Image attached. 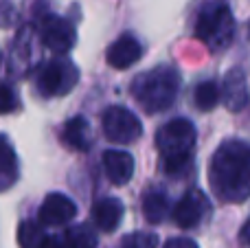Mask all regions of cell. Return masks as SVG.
I'll return each instance as SVG.
<instances>
[{"mask_svg": "<svg viewBox=\"0 0 250 248\" xmlns=\"http://www.w3.org/2000/svg\"><path fill=\"white\" fill-rule=\"evenodd\" d=\"M208 183L222 202H244L250 196V145L226 141L217 147L208 167Z\"/></svg>", "mask_w": 250, "mask_h": 248, "instance_id": "cell-1", "label": "cell"}, {"mask_svg": "<svg viewBox=\"0 0 250 248\" xmlns=\"http://www.w3.org/2000/svg\"><path fill=\"white\" fill-rule=\"evenodd\" d=\"M180 92V75L173 66H156L132 82V97L149 114L165 112Z\"/></svg>", "mask_w": 250, "mask_h": 248, "instance_id": "cell-2", "label": "cell"}, {"mask_svg": "<svg viewBox=\"0 0 250 248\" xmlns=\"http://www.w3.org/2000/svg\"><path fill=\"white\" fill-rule=\"evenodd\" d=\"M156 145L163 154L165 171L182 174L191 165V152L195 147V125L189 119H173L158 130Z\"/></svg>", "mask_w": 250, "mask_h": 248, "instance_id": "cell-3", "label": "cell"}, {"mask_svg": "<svg viewBox=\"0 0 250 248\" xmlns=\"http://www.w3.org/2000/svg\"><path fill=\"white\" fill-rule=\"evenodd\" d=\"M195 38L211 51H224L235 38V20L224 0H207L195 20Z\"/></svg>", "mask_w": 250, "mask_h": 248, "instance_id": "cell-4", "label": "cell"}, {"mask_svg": "<svg viewBox=\"0 0 250 248\" xmlns=\"http://www.w3.org/2000/svg\"><path fill=\"white\" fill-rule=\"evenodd\" d=\"M79 79L77 66L64 55H55L40 68L38 88L44 97H62L75 88Z\"/></svg>", "mask_w": 250, "mask_h": 248, "instance_id": "cell-5", "label": "cell"}, {"mask_svg": "<svg viewBox=\"0 0 250 248\" xmlns=\"http://www.w3.org/2000/svg\"><path fill=\"white\" fill-rule=\"evenodd\" d=\"M104 134L108 136V141L112 143H134L136 139H141L143 134V125L138 121V117L127 108L121 105H112L104 112Z\"/></svg>", "mask_w": 250, "mask_h": 248, "instance_id": "cell-6", "label": "cell"}, {"mask_svg": "<svg viewBox=\"0 0 250 248\" xmlns=\"http://www.w3.org/2000/svg\"><path fill=\"white\" fill-rule=\"evenodd\" d=\"M40 33H42V42L48 51H53L55 55H66L70 48L75 46V26L68 20L60 16H48L40 24Z\"/></svg>", "mask_w": 250, "mask_h": 248, "instance_id": "cell-7", "label": "cell"}, {"mask_svg": "<svg viewBox=\"0 0 250 248\" xmlns=\"http://www.w3.org/2000/svg\"><path fill=\"white\" fill-rule=\"evenodd\" d=\"M77 215V205L64 193H48L40 207V220L46 227H64Z\"/></svg>", "mask_w": 250, "mask_h": 248, "instance_id": "cell-8", "label": "cell"}, {"mask_svg": "<svg viewBox=\"0 0 250 248\" xmlns=\"http://www.w3.org/2000/svg\"><path fill=\"white\" fill-rule=\"evenodd\" d=\"M222 90V103L233 112H239L250 99V86L248 75L242 68H230L224 77V83L220 86Z\"/></svg>", "mask_w": 250, "mask_h": 248, "instance_id": "cell-9", "label": "cell"}, {"mask_svg": "<svg viewBox=\"0 0 250 248\" xmlns=\"http://www.w3.org/2000/svg\"><path fill=\"white\" fill-rule=\"evenodd\" d=\"M208 209L207 198L200 191H189L182 196V200L173 207V222L180 228H193L202 222L204 213Z\"/></svg>", "mask_w": 250, "mask_h": 248, "instance_id": "cell-10", "label": "cell"}, {"mask_svg": "<svg viewBox=\"0 0 250 248\" xmlns=\"http://www.w3.org/2000/svg\"><path fill=\"white\" fill-rule=\"evenodd\" d=\"M141 44H138V40L134 38V35H121L119 40H114L112 44H110L108 48V64L112 66V68H129V66H134L138 60H141Z\"/></svg>", "mask_w": 250, "mask_h": 248, "instance_id": "cell-11", "label": "cell"}, {"mask_svg": "<svg viewBox=\"0 0 250 248\" xmlns=\"http://www.w3.org/2000/svg\"><path fill=\"white\" fill-rule=\"evenodd\" d=\"M104 171L108 174L110 183L123 187L134 176V158L121 149H108L104 154Z\"/></svg>", "mask_w": 250, "mask_h": 248, "instance_id": "cell-12", "label": "cell"}, {"mask_svg": "<svg viewBox=\"0 0 250 248\" xmlns=\"http://www.w3.org/2000/svg\"><path fill=\"white\" fill-rule=\"evenodd\" d=\"M123 202L119 198H104L95 205L92 209V218H95V224L105 233H112L119 228L123 220Z\"/></svg>", "mask_w": 250, "mask_h": 248, "instance_id": "cell-13", "label": "cell"}, {"mask_svg": "<svg viewBox=\"0 0 250 248\" xmlns=\"http://www.w3.org/2000/svg\"><path fill=\"white\" fill-rule=\"evenodd\" d=\"M62 141L68 147L77 149V152H88L92 145V134H90V125L83 117H73L66 121L64 132H62Z\"/></svg>", "mask_w": 250, "mask_h": 248, "instance_id": "cell-14", "label": "cell"}, {"mask_svg": "<svg viewBox=\"0 0 250 248\" xmlns=\"http://www.w3.org/2000/svg\"><path fill=\"white\" fill-rule=\"evenodd\" d=\"M18 178V158L11 143L0 136V191L9 189Z\"/></svg>", "mask_w": 250, "mask_h": 248, "instance_id": "cell-15", "label": "cell"}, {"mask_svg": "<svg viewBox=\"0 0 250 248\" xmlns=\"http://www.w3.org/2000/svg\"><path fill=\"white\" fill-rule=\"evenodd\" d=\"M143 213H145L147 222L160 224L169 213V198L158 189H149L143 196Z\"/></svg>", "mask_w": 250, "mask_h": 248, "instance_id": "cell-16", "label": "cell"}, {"mask_svg": "<svg viewBox=\"0 0 250 248\" xmlns=\"http://www.w3.org/2000/svg\"><path fill=\"white\" fill-rule=\"evenodd\" d=\"M46 233H44L42 224H38L35 220H24L18 228V244L22 248H42L46 242Z\"/></svg>", "mask_w": 250, "mask_h": 248, "instance_id": "cell-17", "label": "cell"}, {"mask_svg": "<svg viewBox=\"0 0 250 248\" xmlns=\"http://www.w3.org/2000/svg\"><path fill=\"white\" fill-rule=\"evenodd\" d=\"M193 101L200 110L208 112L213 110L217 103L222 101V90L215 82H202L195 86V92H193Z\"/></svg>", "mask_w": 250, "mask_h": 248, "instance_id": "cell-18", "label": "cell"}, {"mask_svg": "<svg viewBox=\"0 0 250 248\" xmlns=\"http://www.w3.org/2000/svg\"><path fill=\"white\" fill-rule=\"evenodd\" d=\"M68 248H97V233L90 224H77L64 233Z\"/></svg>", "mask_w": 250, "mask_h": 248, "instance_id": "cell-19", "label": "cell"}, {"mask_svg": "<svg viewBox=\"0 0 250 248\" xmlns=\"http://www.w3.org/2000/svg\"><path fill=\"white\" fill-rule=\"evenodd\" d=\"M121 248H158V237L154 233H145V231L129 233V235L123 237Z\"/></svg>", "mask_w": 250, "mask_h": 248, "instance_id": "cell-20", "label": "cell"}, {"mask_svg": "<svg viewBox=\"0 0 250 248\" xmlns=\"http://www.w3.org/2000/svg\"><path fill=\"white\" fill-rule=\"evenodd\" d=\"M18 108V97L11 86L0 83V114H9Z\"/></svg>", "mask_w": 250, "mask_h": 248, "instance_id": "cell-21", "label": "cell"}, {"mask_svg": "<svg viewBox=\"0 0 250 248\" xmlns=\"http://www.w3.org/2000/svg\"><path fill=\"white\" fill-rule=\"evenodd\" d=\"M163 248H198V244L193 240H189V237H173Z\"/></svg>", "mask_w": 250, "mask_h": 248, "instance_id": "cell-22", "label": "cell"}, {"mask_svg": "<svg viewBox=\"0 0 250 248\" xmlns=\"http://www.w3.org/2000/svg\"><path fill=\"white\" fill-rule=\"evenodd\" d=\"M42 248H68V242H66V235H51L46 237Z\"/></svg>", "mask_w": 250, "mask_h": 248, "instance_id": "cell-23", "label": "cell"}, {"mask_svg": "<svg viewBox=\"0 0 250 248\" xmlns=\"http://www.w3.org/2000/svg\"><path fill=\"white\" fill-rule=\"evenodd\" d=\"M242 240L246 242V244H250V220L244 224V228H242Z\"/></svg>", "mask_w": 250, "mask_h": 248, "instance_id": "cell-24", "label": "cell"}]
</instances>
